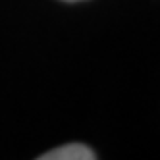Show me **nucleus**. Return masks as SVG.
<instances>
[{"label": "nucleus", "mask_w": 160, "mask_h": 160, "mask_svg": "<svg viewBox=\"0 0 160 160\" xmlns=\"http://www.w3.org/2000/svg\"><path fill=\"white\" fill-rule=\"evenodd\" d=\"M39 158L41 160H95L97 154L93 148H89L83 143H68L41 154Z\"/></svg>", "instance_id": "nucleus-1"}, {"label": "nucleus", "mask_w": 160, "mask_h": 160, "mask_svg": "<svg viewBox=\"0 0 160 160\" xmlns=\"http://www.w3.org/2000/svg\"><path fill=\"white\" fill-rule=\"evenodd\" d=\"M66 2H79V0H66Z\"/></svg>", "instance_id": "nucleus-2"}]
</instances>
